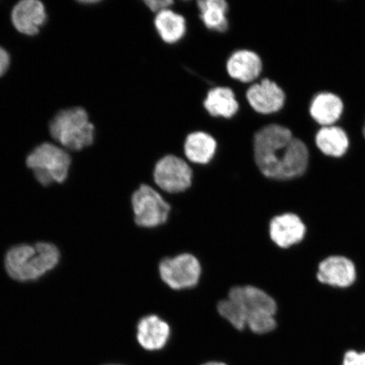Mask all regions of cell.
<instances>
[{"label":"cell","mask_w":365,"mask_h":365,"mask_svg":"<svg viewBox=\"0 0 365 365\" xmlns=\"http://www.w3.org/2000/svg\"><path fill=\"white\" fill-rule=\"evenodd\" d=\"M218 143L208 132L196 130L185 137L182 153L187 161L198 166H207L215 158Z\"/></svg>","instance_id":"5bb4252c"},{"label":"cell","mask_w":365,"mask_h":365,"mask_svg":"<svg viewBox=\"0 0 365 365\" xmlns=\"http://www.w3.org/2000/svg\"><path fill=\"white\" fill-rule=\"evenodd\" d=\"M50 133L63 147L81 150L95 141L96 128L88 111L81 107L63 109L50 123Z\"/></svg>","instance_id":"277c9868"},{"label":"cell","mask_w":365,"mask_h":365,"mask_svg":"<svg viewBox=\"0 0 365 365\" xmlns=\"http://www.w3.org/2000/svg\"><path fill=\"white\" fill-rule=\"evenodd\" d=\"M263 63L261 57L252 50L237 49L227 58L226 71L230 78L240 83H252L261 76Z\"/></svg>","instance_id":"8fae6325"},{"label":"cell","mask_w":365,"mask_h":365,"mask_svg":"<svg viewBox=\"0 0 365 365\" xmlns=\"http://www.w3.org/2000/svg\"><path fill=\"white\" fill-rule=\"evenodd\" d=\"M316 141L324 154L335 158L344 156L349 144L345 131L336 126L323 127L318 132Z\"/></svg>","instance_id":"ffe728a7"},{"label":"cell","mask_w":365,"mask_h":365,"mask_svg":"<svg viewBox=\"0 0 365 365\" xmlns=\"http://www.w3.org/2000/svg\"><path fill=\"white\" fill-rule=\"evenodd\" d=\"M305 226L301 219L292 213L282 214L272 219L270 222L272 240L281 248H289L299 243L305 235Z\"/></svg>","instance_id":"9a60e30c"},{"label":"cell","mask_w":365,"mask_h":365,"mask_svg":"<svg viewBox=\"0 0 365 365\" xmlns=\"http://www.w3.org/2000/svg\"><path fill=\"white\" fill-rule=\"evenodd\" d=\"M71 164V158L66 150L48 143L39 145L26 158L27 167L44 186L65 181Z\"/></svg>","instance_id":"5b68a950"},{"label":"cell","mask_w":365,"mask_h":365,"mask_svg":"<svg viewBox=\"0 0 365 365\" xmlns=\"http://www.w3.org/2000/svg\"><path fill=\"white\" fill-rule=\"evenodd\" d=\"M59 258L61 253L56 245L41 242L35 245H20L11 248L6 254L4 264L13 279L34 281L53 270Z\"/></svg>","instance_id":"7a4b0ae2"},{"label":"cell","mask_w":365,"mask_h":365,"mask_svg":"<svg viewBox=\"0 0 365 365\" xmlns=\"http://www.w3.org/2000/svg\"><path fill=\"white\" fill-rule=\"evenodd\" d=\"M153 26L159 39L166 45L180 43L187 34L186 18L173 9H167L155 15Z\"/></svg>","instance_id":"ac0fdd59"},{"label":"cell","mask_w":365,"mask_h":365,"mask_svg":"<svg viewBox=\"0 0 365 365\" xmlns=\"http://www.w3.org/2000/svg\"><path fill=\"white\" fill-rule=\"evenodd\" d=\"M344 110V103L337 96L323 93L316 96L310 106V114L318 124L324 127L332 126L339 120Z\"/></svg>","instance_id":"d6986e66"},{"label":"cell","mask_w":365,"mask_h":365,"mask_svg":"<svg viewBox=\"0 0 365 365\" xmlns=\"http://www.w3.org/2000/svg\"><path fill=\"white\" fill-rule=\"evenodd\" d=\"M203 108L210 117L232 120L239 113L240 105L230 86H217L210 88L203 100Z\"/></svg>","instance_id":"4fadbf2b"},{"label":"cell","mask_w":365,"mask_h":365,"mask_svg":"<svg viewBox=\"0 0 365 365\" xmlns=\"http://www.w3.org/2000/svg\"><path fill=\"white\" fill-rule=\"evenodd\" d=\"M159 277L173 290L192 289L199 284L202 267L197 257L182 253L162 259L158 264Z\"/></svg>","instance_id":"ba28073f"},{"label":"cell","mask_w":365,"mask_h":365,"mask_svg":"<svg viewBox=\"0 0 365 365\" xmlns=\"http://www.w3.org/2000/svg\"><path fill=\"white\" fill-rule=\"evenodd\" d=\"M130 202L134 221L140 227H158L170 218V203L152 185L140 184L132 193Z\"/></svg>","instance_id":"8992f818"},{"label":"cell","mask_w":365,"mask_h":365,"mask_svg":"<svg viewBox=\"0 0 365 365\" xmlns=\"http://www.w3.org/2000/svg\"><path fill=\"white\" fill-rule=\"evenodd\" d=\"M255 165L268 179L287 180L304 175L309 152L302 140L287 128L272 124L258 130L253 138Z\"/></svg>","instance_id":"6da1fadb"},{"label":"cell","mask_w":365,"mask_h":365,"mask_svg":"<svg viewBox=\"0 0 365 365\" xmlns=\"http://www.w3.org/2000/svg\"><path fill=\"white\" fill-rule=\"evenodd\" d=\"M194 177L192 167L179 155L167 154L154 164V184L168 194L185 192L192 186Z\"/></svg>","instance_id":"52a82bcc"},{"label":"cell","mask_w":365,"mask_h":365,"mask_svg":"<svg viewBox=\"0 0 365 365\" xmlns=\"http://www.w3.org/2000/svg\"><path fill=\"white\" fill-rule=\"evenodd\" d=\"M170 336V324L157 314H148L137 323V342L148 352H156L165 348Z\"/></svg>","instance_id":"30bf717a"},{"label":"cell","mask_w":365,"mask_h":365,"mask_svg":"<svg viewBox=\"0 0 365 365\" xmlns=\"http://www.w3.org/2000/svg\"><path fill=\"white\" fill-rule=\"evenodd\" d=\"M143 3L150 13L157 15L167 9H172L175 6V1L173 0H143Z\"/></svg>","instance_id":"7402d4cb"},{"label":"cell","mask_w":365,"mask_h":365,"mask_svg":"<svg viewBox=\"0 0 365 365\" xmlns=\"http://www.w3.org/2000/svg\"><path fill=\"white\" fill-rule=\"evenodd\" d=\"M110 365H118V364H110Z\"/></svg>","instance_id":"4316f807"},{"label":"cell","mask_w":365,"mask_h":365,"mask_svg":"<svg viewBox=\"0 0 365 365\" xmlns=\"http://www.w3.org/2000/svg\"><path fill=\"white\" fill-rule=\"evenodd\" d=\"M195 6L199 19L205 29L218 34H225L230 30V2L226 0H198Z\"/></svg>","instance_id":"e0dca14e"},{"label":"cell","mask_w":365,"mask_h":365,"mask_svg":"<svg viewBox=\"0 0 365 365\" xmlns=\"http://www.w3.org/2000/svg\"><path fill=\"white\" fill-rule=\"evenodd\" d=\"M217 312L237 331L245 330V319L237 305L230 299H225L217 304Z\"/></svg>","instance_id":"44dd1931"},{"label":"cell","mask_w":365,"mask_h":365,"mask_svg":"<svg viewBox=\"0 0 365 365\" xmlns=\"http://www.w3.org/2000/svg\"><path fill=\"white\" fill-rule=\"evenodd\" d=\"M10 54L2 47H0V76H3L10 66Z\"/></svg>","instance_id":"cb8c5ba5"},{"label":"cell","mask_w":365,"mask_h":365,"mask_svg":"<svg viewBox=\"0 0 365 365\" xmlns=\"http://www.w3.org/2000/svg\"><path fill=\"white\" fill-rule=\"evenodd\" d=\"M202 365H227L225 362L222 361H208L207 363H204Z\"/></svg>","instance_id":"d4e9b609"},{"label":"cell","mask_w":365,"mask_h":365,"mask_svg":"<svg viewBox=\"0 0 365 365\" xmlns=\"http://www.w3.org/2000/svg\"><path fill=\"white\" fill-rule=\"evenodd\" d=\"M364 137H365V126H364Z\"/></svg>","instance_id":"484cf974"},{"label":"cell","mask_w":365,"mask_h":365,"mask_svg":"<svg viewBox=\"0 0 365 365\" xmlns=\"http://www.w3.org/2000/svg\"><path fill=\"white\" fill-rule=\"evenodd\" d=\"M245 100L255 112L271 114L284 107L285 93L276 82L264 78L249 86L245 91Z\"/></svg>","instance_id":"9c48e42d"},{"label":"cell","mask_w":365,"mask_h":365,"mask_svg":"<svg viewBox=\"0 0 365 365\" xmlns=\"http://www.w3.org/2000/svg\"><path fill=\"white\" fill-rule=\"evenodd\" d=\"M11 21L19 33L29 36L38 34L47 21L44 4L38 0H22L14 6Z\"/></svg>","instance_id":"7c38bea8"},{"label":"cell","mask_w":365,"mask_h":365,"mask_svg":"<svg viewBox=\"0 0 365 365\" xmlns=\"http://www.w3.org/2000/svg\"><path fill=\"white\" fill-rule=\"evenodd\" d=\"M227 299L240 310L246 327L257 335H264L276 329V301L257 287L235 286L228 292Z\"/></svg>","instance_id":"3957f363"},{"label":"cell","mask_w":365,"mask_h":365,"mask_svg":"<svg viewBox=\"0 0 365 365\" xmlns=\"http://www.w3.org/2000/svg\"><path fill=\"white\" fill-rule=\"evenodd\" d=\"M317 278L322 284L339 287H349L355 281V267L348 258L331 257L319 264Z\"/></svg>","instance_id":"2e32d148"},{"label":"cell","mask_w":365,"mask_h":365,"mask_svg":"<svg viewBox=\"0 0 365 365\" xmlns=\"http://www.w3.org/2000/svg\"><path fill=\"white\" fill-rule=\"evenodd\" d=\"M341 365H365V351L349 350L344 355Z\"/></svg>","instance_id":"603a6c76"}]
</instances>
